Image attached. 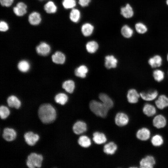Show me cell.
I'll list each match as a JSON object with an SVG mask.
<instances>
[{
	"instance_id": "39",
	"label": "cell",
	"mask_w": 168,
	"mask_h": 168,
	"mask_svg": "<svg viewBox=\"0 0 168 168\" xmlns=\"http://www.w3.org/2000/svg\"><path fill=\"white\" fill-rule=\"evenodd\" d=\"M10 113L9 109L6 106L2 105L0 107V115L1 119L6 118Z\"/></svg>"
},
{
	"instance_id": "34",
	"label": "cell",
	"mask_w": 168,
	"mask_h": 168,
	"mask_svg": "<svg viewBox=\"0 0 168 168\" xmlns=\"http://www.w3.org/2000/svg\"><path fill=\"white\" fill-rule=\"evenodd\" d=\"M121 33L122 35L126 38H130L133 34V30L127 25L124 26L121 29Z\"/></svg>"
},
{
	"instance_id": "15",
	"label": "cell",
	"mask_w": 168,
	"mask_h": 168,
	"mask_svg": "<svg viewBox=\"0 0 168 168\" xmlns=\"http://www.w3.org/2000/svg\"><path fill=\"white\" fill-rule=\"evenodd\" d=\"M16 136V133L13 129L9 128H6L4 129L2 136L6 141H12L15 139Z\"/></svg>"
},
{
	"instance_id": "36",
	"label": "cell",
	"mask_w": 168,
	"mask_h": 168,
	"mask_svg": "<svg viewBox=\"0 0 168 168\" xmlns=\"http://www.w3.org/2000/svg\"><path fill=\"white\" fill-rule=\"evenodd\" d=\"M44 9L47 13H52L56 12L57 8L53 2L49 1L44 5Z\"/></svg>"
},
{
	"instance_id": "14",
	"label": "cell",
	"mask_w": 168,
	"mask_h": 168,
	"mask_svg": "<svg viewBox=\"0 0 168 168\" xmlns=\"http://www.w3.org/2000/svg\"><path fill=\"white\" fill-rule=\"evenodd\" d=\"M36 49L38 54L45 56L49 53L50 47V46L46 43L42 42L36 47Z\"/></svg>"
},
{
	"instance_id": "17",
	"label": "cell",
	"mask_w": 168,
	"mask_h": 168,
	"mask_svg": "<svg viewBox=\"0 0 168 168\" xmlns=\"http://www.w3.org/2000/svg\"><path fill=\"white\" fill-rule=\"evenodd\" d=\"M142 111L146 116L151 117L156 114V107L153 105L147 103L143 106Z\"/></svg>"
},
{
	"instance_id": "38",
	"label": "cell",
	"mask_w": 168,
	"mask_h": 168,
	"mask_svg": "<svg viewBox=\"0 0 168 168\" xmlns=\"http://www.w3.org/2000/svg\"><path fill=\"white\" fill-rule=\"evenodd\" d=\"M135 28L136 31L141 34H144L147 31V28L146 26L140 22L138 23L135 24Z\"/></svg>"
},
{
	"instance_id": "8",
	"label": "cell",
	"mask_w": 168,
	"mask_h": 168,
	"mask_svg": "<svg viewBox=\"0 0 168 168\" xmlns=\"http://www.w3.org/2000/svg\"><path fill=\"white\" fill-rule=\"evenodd\" d=\"M140 97L143 100L151 101L155 100L158 96V93L156 90L148 92H142L140 93Z\"/></svg>"
},
{
	"instance_id": "30",
	"label": "cell",
	"mask_w": 168,
	"mask_h": 168,
	"mask_svg": "<svg viewBox=\"0 0 168 168\" xmlns=\"http://www.w3.org/2000/svg\"><path fill=\"white\" fill-rule=\"evenodd\" d=\"M78 142L80 146L84 148L89 147L91 144L90 138L85 135L80 136L78 138Z\"/></svg>"
},
{
	"instance_id": "6",
	"label": "cell",
	"mask_w": 168,
	"mask_h": 168,
	"mask_svg": "<svg viewBox=\"0 0 168 168\" xmlns=\"http://www.w3.org/2000/svg\"><path fill=\"white\" fill-rule=\"evenodd\" d=\"M166 118L162 114H158L152 120L153 126L155 128L160 129L164 128L166 124Z\"/></svg>"
},
{
	"instance_id": "24",
	"label": "cell",
	"mask_w": 168,
	"mask_h": 168,
	"mask_svg": "<svg viewBox=\"0 0 168 168\" xmlns=\"http://www.w3.org/2000/svg\"><path fill=\"white\" fill-rule=\"evenodd\" d=\"M117 149V145L113 142H110L104 146L103 151L107 154L112 155L115 153Z\"/></svg>"
},
{
	"instance_id": "46",
	"label": "cell",
	"mask_w": 168,
	"mask_h": 168,
	"mask_svg": "<svg viewBox=\"0 0 168 168\" xmlns=\"http://www.w3.org/2000/svg\"><path fill=\"white\" fill-rule=\"evenodd\" d=\"M40 1H43V0H39Z\"/></svg>"
},
{
	"instance_id": "9",
	"label": "cell",
	"mask_w": 168,
	"mask_h": 168,
	"mask_svg": "<svg viewBox=\"0 0 168 168\" xmlns=\"http://www.w3.org/2000/svg\"><path fill=\"white\" fill-rule=\"evenodd\" d=\"M127 97L129 103L135 104L138 102L140 96V93L136 89H131L128 91Z\"/></svg>"
},
{
	"instance_id": "31",
	"label": "cell",
	"mask_w": 168,
	"mask_h": 168,
	"mask_svg": "<svg viewBox=\"0 0 168 168\" xmlns=\"http://www.w3.org/2000/svg\"><path fill=\"white\" fill-rule=\"evenodd\" d=\"M165 73L160 69H156L153 72V77L154 80L158 82L162 81L165 78Z\"/></svg>"
},
{
	"instance_id": "13",
	"label": "cell",
	"mask_w": 168,
	"mask_h": 168,
	"mask_svg": "<svg viewBox=\"0 0 168 168\" xmlns=\"http://www.w3.org/2000/svg\"><path fill=\"white\" fill-rule=\"evenodd\" d=\"M162 61V58L161 56L156 55L149 58L148 63L152 68H156L161 66Z\"/></svg>"
},
{
	"instance_id": "2",
	"label": "cell",
	"mask_w": 168,
	"mask_h": 168,
	"mask_svg": "<svg viewBox=\"0 0 168 168\" xmlns=\"http://www.w3.org/2000/svg\"><path fill=\"white\" fill-rule=\"evenodd\" d=\"M90 110L96 115L105 118L109 110L102 103L95 100L91 101L89 104Z\"/></svg>"
},
{
	"instance_id": "7",
	"label": "cell",
	"mask_w": 168,
	"mask_h": 168,
	"mask_svg": "<svg viewBox=\"0 0 168 168\" xmlns=\"http://www.w3.org/2000/svg\"><path fill=\"white\" fill-rule=\"evenodd\" d=\"M151 136V132L147 128L143 127L138 130L136 133V136L139 140L145 141L148 140Z\"/></svg>"
},
{
	"instance_id": "28",
	"label": "cell",
	"mask_w": 168,
	"mask_h": 168,
	"mask_svg": "<svg viewBox=\"0 0 168 168\" xmlns=\"http://www.w3.org/2000/svg\"><path fill=\"white\" fill-rule=\"evenodd\" d=\"M88 72L87 67L84 65H82L77 68L75 70L76 76L81 78H85Z\"/></svg>"
},
{
	"instance_id": "32",
	"label": "cell",
	"mask_w": 168,
	"mask_h": 168,
	"mask_svg": "<svg viewBox=\"0 0 168 168\" xmlns=\"http://www.w3.org/2000/svg\"><path fill=\"white\" fill-rule=\"evenodd\" d=\"M54 99L57 103L61 105H64L67 102L68 97L65 94L59 93L55 96Z\"/></svg>"
},
{
	"instance_id": "45",
	"label": "cell",
	"mask_w": 168,
	"mask_h": 168,
	"mask_svg": "<svg viewBox=\"0 0 168 168\" xmlns=\"http://www.w3.org/2000/svg\"><path fill=\"white\" fill-rule=\"evenodd\" d=\"M166 3L168 5V0H166Z\"/></svg>"
},
{
	"instance_id": "25",
	"label": "cell",
	"mask_w": 168,
	"mask_h": 168,
	"mask_svg": "<svg viewBox=\"0 0 168 168\" xmlns=\"http://www.w3.org/2000/svg\"><path fill=\"white\" fill-rule=\"evenodd\" d=\"M28 20L31 24L33 25H37L41 21L40 15L37 12H33L29 15Z\"/></svg>"
},
{
	"instance_id": "22",
	"label": "cell",
	"mask_w": 168,
	"mask_h": 168,
	"mask_svg": "<svg viewBox=\"0 0 168 168\" xmlns=\"http://www.w3.org/2000/svg\"><path fill=\"white\" fill-rule=\"evenodd\" d=\"M52 61L56 64H63L65 60V55L60 51H57L52 56Z\"/></svg>"
},
{
	"instance_id": "33",
	"label": "cell",
	"mask_w": 168,
	"mask_h": 168,
	"mask_svg": "<svg viewBox=\"0 0 168 168\" xmlns=\"http://www.w3.org/2000/svg\"><path fill=\"white\" fill-rule=\"evenodd\" d=\"M86 48L87 51L90 53L95 52L98 48V43L94 41L88 42L86 45Z\"/></svg>"
},
{
	"instance_id": "4",
	"label": "cell",
	"mask_w": 168,
	"mask_h": 168,
	"mask_svg": "<svg viewBox=\"0 0 168 168\" xmlns=\"http://www.w3.org/2000/svg\"><path fill=\"white\" fill-rule=\"evenodd\" d=\"M156 164L154 157L151 155H148L142 158L140 161L139 165L141 168H152Z\"/></svg>"
},
{
	"instance_id": "44",
	"label": "cell",
	"mask_w": 168,
	"mask_h": 168,
	"mask_svg": "<svg viewBox=\"0 0 168 168\" xmlns=\"http://www.w3.org/2000/svg\"><path fill=\"white\" fill-rule=\"evenodd\" d=\"M167 61L168 62V53L167 55Z\"/></svg>"
},
{
	"instance_id": "37",
	"label": "cell",
	"mask_w": 168,
	"mask_h": 168,
	"mask_svg": "<svg viewBox=\"0 0 168 168\" xmlns=\"http://www.w3.org/2000/svg\"><path fill=\"white\" fill-rule=\"evenodd\" d=\"M17 67L20 71L22 72H26L29 70L30 65L28 61L23 60L20 61L18 63Z\"/></svg>"
},
{
	"instance_id": "10",
	"label": "cell",
	"mask_w": 168,
	"mask_h": 168,
	"mask_svg": "<svg viewBox=\"0 0 168 168\" xmlns=\"http://www.w3.org/2000/svg\"><path fill=\"white\" fill-rule=\"evenodd\" d=\"M25 140L29 145H34L39 139V136L32 132L26 133L24 135Z\"/></svg>"
},
{
	"instance_id": "43",
	"label": "cell",
	"mask_w": 168,
	"mask_h": 168,
	"mask_svg": "<svg viewBox=\"0 0 168 168\" xmlns=\"http://www.w3.org/2000/svg\"><path fill=\"white\" fill-rule=\"evenodd\" d=\"M91 0H78V3L82 7L88 5Z\"/></svg>"
},
{
	"instance_id": "47",
	"label": "cell",
	"mask_w": 168,
	"mask_h": 168,
	"mask_svg": "<svg viewBox=\"0 0 168 168\" xmlns=\"http://www.w3.org/2000/svg\"></svg>"
},
{
	"instance_id": "40",
	"label": "cell",
	"mask_w": 168,
	"mask_h": 168,
	"mask_svg": "<svg viewBox=\"0 0 168 168\" xmlns=\"http://www.w3.org/2000/svg\"><path fill=\"white\" fill-rule=\"evenodd\" d=\"M62 3L64 8L67 9L74 8L76 4L75 0H63Z\"/></svg>"
},
{
	"instance_id": "1",
	"label": "cell",
	"mask_w": 168,
	"mask_h": 168,
	"mask_svg": "<svg viewBox=\"0 0 168 168\" xmlns=\"http://www.w3.org/2000/svg\"><path fill=\"white\" fill-rule=\"evenodd\" d=\"M40 119L44 123L48 124L54 121L56 117V112L54 108L49 104L41 105L38 110Z\"/></svg>"
},
{
	"instance_id": "5",
	"label": "cell",
	"mask_w": 168,
	"mask_h": 168,
	"mask_svg": "<svg viewBox=\"0 0 168 168\" xmlns=\"http://www.w3.org/2000/svg\"><path fill=\"white\" fill-rule=\"evenodd\" d=\"M129 121L128 115L123 112L118 113L115 118V124L118 126L122 127L127 125Z\"/></svg>"
},
{
	"instance_id": "12",
	"label": "cell",
	"mask_w": 168,
	"mask_h": 168,
	"mask_svg": "<svg viewBox=\"0 0 168 168\" xmlns=\"http://www.w3.org/2000/svg\"><path fill=\"white\" fill-rule=\"evenodd\" d=\"M155 104L157 108L160 110L168 107V97L165 95H160L155 100Z\"/></svg>"
},
{
	"instance_id": "21",
	"label": "cell",
	"mask_w": 168,
	"mask_h": 168,
	"mask_svg": "<svg viewBox=\"0 0 168 168\" xmlns=\"http://www.w3.org/2000/svg\"><path fill=\"white\" fill-rule=\"evenodd\" d=\"M93 140L94 142L98 144H101L105 143L107 141L105 135L103 133L96 132L93 134Z\"/></svg>"
},
{
	"instance_id": "29",
	"label": "cell",
	"mask_w": 168,
	"mask_h": 168,
	"mask_svg": "<svg viewBox=\"0 0 168 168\" xmlns=\"http://www.w3.org/2000/svg\"><path fill=\"white\" fill-rule=\"evenodd\" d=\"M62 87L67 92L71 93L73 92L74 89L75 83L72 80H67L63 83Z\"/></svg>"
},
{
	"instance_id": "42",
	"label": "cell",
	"mask_w": 168,
	"mask_h": 168,
	"mask_svg": "<svg viewBox=\"0 0 168 168\" xmlns=\"http://www.w3.org/2000/svg\"><path fill=\"white\" fill-rule=\"evenodd\" d=\"M8 27L7 24L5 22L1 21L0 23V30L1 31H5L7 30Z\"/></svg>"
},
{
	"instance_id": "11",
	"label": "cell",
	"mask_w": 168,
	"mask_h": 168,
	"mask_svg": "<svg viewBox=\"0 0 168 168\" xmlns=\"http://www.w3.org/2000/svg\"><path fill=\"white\" fill-rule=\"evenodd\" d=\"M72 129L75 134L78 135L86 131L87 125L83 121H78L74 124Z\"/></svg>"
},
{
	"instance_id": "16",
	"label": "cell",
	"mask_w": 168,
	"mask_h": 168,
	"mask_svg": "<svg viewBox=\"0 0 168 168\" xmlns=\"http://www.w3.org/2000/svg\"><path fill=\"white\" fill-rule=\"evenodd\" d=\"M99 98L102 103L109 110L113 106L114 103L113 100L106 94H100L99 95Z\"/></svg>"
},
{
	"instance_id": "20",
	"label": "cell",
	"mask_w": 168,
	"mask_h": 168,
	"mask_svg": "<svg viewBox=\"0 0 168 168\" xmlns=\"http://www.w3.org/2000/svg\"><path fill=\"white\" fill-rule=\"evenodd\" d=\"M120 13L124 17L129 18L133 16L134 12L130 5L127 4L125 6L121 8Z\"/></svg>"
},
{
	"instance_id": "19",
	"label": "cell",
	"mask_w": 168,
	"mask_h": 168,
	"mask_svg": "<svg viewBox=\"0 0 168 168\" xmlns=\"http://www.w3.org/2000/svg\"><path fill=\"white\" fill-rule=\"evenodd\" d=\"M117 62V60L113 55H108L105 57V66L107 69L116 67Z\"/></svg>"
},
{
	"instance_id": "35",
	"label": "cell",
	"mask_w": 168,
	"mask_h": 168,
	"mask_svg": "<svg viewBox=\"0 0 168 168\" xmlns=\"http://www.w3.org/2000/svg\"><path fill=\"white\" fill-rule=\"evenodd\" d=\"M80 12L77 9L73 8L70 14V18L72 22L77 23L79 21L80 18Z\"/></svg>"
},
{
	"instance_id": "41",
	"label": "cell",
	"mask_w": 168,
	"mask_h": 168,
	"mask_svg": "<svg viewBox=\"0 0 168 168\" xmlns=\"http://www.w3.org/2000/svg\"><path fill=\"white\" fill-rule=\"evenodd\" d=\"M13 0H0V3L2 6L7 7L10 6L12 3Z\"/></svg>"
},
{
	"instance_id": "27",
	"label": "cell",
	"mask_w": 168,
	"mask_h": 168,
	"mask_svg": "<svg viewBox=\"0 0 168 168\" xmlns=\"http://www.w3.org/2000/svg\"><path fill=\"white\" fill-rule=\"evenodd\" d=\"M151 141L152 145L156 147H159L161 146L164 143V139L163 137L159 134H156L153 136Z\"/></svg>"
},
{
	"instance_id": "23",
	"label": "cell",
	"mask_w": 168,
	"mask_h": 168,
	"mask_svg": "<svg viewBox=\"0 0 168 168\" xmlns=\"http://www.w3.org/2000/svg\"><path fill=\"white\" fill-rule=\"evenodd\" d=\"M7 103L8 106L11 107L19 109L21 105V102L15 96H11L7 99Z\"/></svg>"
},
{
	"instance_id": "18",
	"label": "cell",
	"mask_w": 168,
	"mask_h": 168,
	"mask_svg": "<svg viewBox=\"0 0 168 168\" xmlns=\"http://www.w3.org/2000/svg\"><path fill=\"white\" fill-rule=\"evenodd\" d=\"M27 6L22 2L18 3L16 7L13 8V11L16 15L18 16H21L26 12Z\"/></svg>"
},
{
	"instance_id": "3",
	"label": "cell",
	"mask_w": 168,
	"mask_h": 168,
	"mask_svg": "<svg viewBox=\"0 0 168 168\" xmlns=\"http://www.w3.org/2000/svg\"><path fill=\"white\" fill-rule=\"evenodd\" d=\"M43 160L42 155L32 153L28 156L26 165L30 168H40L41 166Z\"/></svg>"
},
{
	"instance_id": "26",
	"label": "cell",
	"mask_w": 168,
	"mask_h": 168,
	"mask_svg": "<svg viewBox=\"0 0 168 168\" xmlns=\"http://www.w3.org/2000/svg\"><path fill=\"white\" fill-rule=\"evenodd\" d=\"M94 29V26L89 23L83 24L81 27V31L85 36H90L92 33Z\"/></svg>"
}]
</instances>
